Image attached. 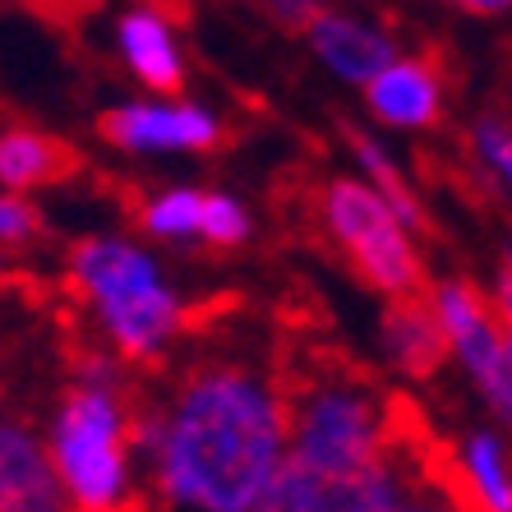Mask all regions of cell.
<instances>
[{
	"label": "cell",
	"instance_id": "6da1fadb",
	"mask_svg": "<svg viewBox=\"0 0 512 512\" xmlns=\"http://www.w3.org/2000/svg\"><path fill=\"white\" fill-rule=\"evenodd\" d=\"M134 471L180 512H250L286 457V393L250 360H203L167 402L130 406Z\"/></svg>",
	"mask_w": 512,
	"mask_h": 512
},
{
	"label": "cell",
	"instance_id": "7a4b0ae2",
	"mask_svg": "<svg viewBox=\"0 0 512 512\" xmlns=\"http://www.w3.org/2000/svg\"><path fill=\"white\" fill-rule=\"evenodd\" d=\"M42 448L65 512H134L139 471L130 453V397L111 356L79 365L51 411Z\"/></svg>",
	"mask_w": 512,
	"mask_h": 512
},
{
	"label": "cell",
	"instance_id": "3957f363",
	"mask_svg": "<svg viewBox=\"0 0 512 512\" xmlns=\"http://www.w3.org/2000/svg\"><path fill=\"white\" fill-rule=\"evenodd\" d=\"M70 282L120 360H157L185 328V300L162 263L125 236L79 240Z\"/></svg>",
	"mask_w": 512,
	"mask_h": 512
},
{
	"label": "cell",
	"instance_id": "277c9868",
	"mask_svg": "<svg viewBox=\"0 0 512 512\" xmlns=\"http://www.w3.org/2000/svg\"><path fill=\"white\" fill-rule=\"evenodd\" d=\"M397 439L393 402L360 374H314L286 393V457L314 476H356Z\"/></svg>",
	"mask_w": 512,
	"mask_h": 512
},
{
	"label": "cell",
	"instance_id": "5b68a950",
	"mask_svg": "<svg viewBox=\"0 0 512 512\" xmlns=\"http://www.w3.org/2000/svg\"><path fill=\"white\" fill-rule=\"evenodd\" d=\"M319 217L328 236L337 240V250H346L351 268L374 291H383L388 300L420 296V277L425 273H420L416 236L388 213V203L360 176L328 180V190L319 199Z\"/></svg>",
	"mask_w": 512,
	"mask_h": 512
},
{
	"label": "cell",
	"instance_id": "8992f818",
	"mask_svg": "<svg viewBox=\"0 0 512 512\" xmlns=\"http://www.w3.org/2000/svg\"><path fill=\"white\" fill-rule=\"evenodd\" d=\"M429 310L439 319V333L448 356H457L462 374L480 393V402L494 411L499 425L512 416V342L508 323L489 310V296H480L462 277H439L429 291Z\"/></svg>",
	"mask_w": 512,
	"mask_h": 512
},
{
	"label": "cell",
	"instance_id": "52a82bcc",
	"mask_svg": "<svg viewBox=\"0 0 512 512\" xmlns=\"http://www.w3.org/2000/svg\"><path fill=\"white\" fill-rule=\"evenodd\" d=\"M107 143L125 153L162 157V153H208L222 143V120L213 107L180 102V97H139L102 116Z\"/></svg>",
	"mask_w": 512,
	"mask_h": 512
},
{
	"label": "cell",
	"instance_id": "ba28073f",
	"mask_svg": "<svg viewBox=\"0 0 512 512\" xmlns=\"http://www.w3.org/2000/svg\"><path fill=\"white\" fill-rule=\"evenodd\" d=\"M143 236L167 240V245H213V250H236L254 231L250 208L236 194L194 190V185H171L143 199L139 208Z\"/></svg>",
	"mask_w": 512,
	"mask_h": 512
},
{
	"label": "cell",
	"instance_id": "9c48e42d",
	"mask_svg": "<svg viewBox=\"0 0 512 512\" xmlns=\"http://www.w3.org/2000/svg\"><path fill=\"white\" fill-rule=\"evenodd\" d=\"M305 37H310L314 56L337 74L346 84H370L374 74L397 56L393 37L383 33L379 24L360 19V14H346V10H314L305 19Z\"/></svg>",
	"mask_w": 512,
	"mask_h": 512
},
{
	"label": "cell",
	"instance_id": "30bf717a",
	"mask_svg": "<svg viewBox=\"0 0 512 512\" xmlns=\"http://www.w3.org/2000/svg\"><path fill=\"white\" fill-rule=\"evenodd\" d=\"M116 47L120 60L130 65V74L148 88V97H171L185 84V56H180L176 28L162 10L153 5H134L120 14L116 24Z\"/></svg>",
	"mask_w": 512,
	"mask_h": 512
},
{
	"label": "cell",
	"instance_id": "8fae6325",
	"mask_svg": "<svg viewBox=\"0 0 512 512\" xmlns=\"http://www.w3.org/2000/svg\"><path fill=\"white\" fill-rule=\"evenodd\" d=\"M0 512H65L42 439L5 411H0Z\"/></svg>",
	"mask_w": 512,
	"mask_h": 512
},
{
	"label": "cell",
	"instance_id": "7c38bea8",
	"mask_svg": "<svg viewBox=\"0 0 512 512\" xmlns=\"http://www.w3.org/2000/svg\"><path fill=\"white\" fill-rule=\"evenodd\" d=\"M365 107L388 130H429L443 116V84L425 60L393 56L365 84Z\"/></svg>",
	"mask_w": 512,
	"mask_h": 512
},
{
	"label": "cell",
	"instance_id": "4fadbf2b",
	"mask_svg": "<svg viewBox=\"0 0 512 512\" xmlns=\"http://www.w3.org/2000/svg\"><path fill=\"white\" fill-rule=\"evenodd\" d=\"M379 346H383V360L393 370H402L406 379H434L448 365V346H443L439 319L429 310V300H420V296H402L383 305Z\"/></svg>",
	"mask_w": 512,
	"mask_h": 512
},
{
	"label": "cell",
	"instance_id": "5bb4252c",
	"mask_svg": "<svg viewBox=\"0 0 512 512\" xmlns=\"http://www.w3.org/2000/svg\"><path fill=\"white\" fill-rule=\"evenodd\" d=\"M457 494L471 512H512V466L503 429H466L457 448Z\"/></svg>",
	"mask_w": 512,
	"mask_h": 512
},
{
	"label": "cell",
	"instance_id": "9a60e30c",
	"mask_svg": "<svg viewBox=\"0 0 512 512\" xmlns=\"http://www.w3.org/2000/svg\"><path fill=\"white\" fill-rule=\"evenodd\" d=\"M346 139H351V153H356V162H360V180H365V185L388 203V213H393L397 222L416 236V231L425 227V208H420L411 180L402 176V167L393 162V153H388L374 134L356 130V125H346Z\"/></svg>",
	"mask_w": 512,
	"mask_h": 512
},
{
	"label": "cell",
	"instance_id": "2e32d148",
	"mask_svg": "<svg viewBox=\"0 0 512 512\" xmlns=\"http://www.w3.org/2000/svg\"><path fill=\"white\" fill-rule=\"evenodd\" d=\"M65 171V148L60 139L42 130H0V185L5 194H24L37 185H51V180Z\"/></svg>",
	"mask_w": 512,
	"mask_h": 512
},
{
	"label": "cell",
	"instance_id": "e0dca14e",
	"mask_svg": "<svg viewBox=\"0 0 512 512\" xmlns=\"http://www.w3.org/2000/svg\"><path fill=\"white\" fill-rule=\"evenodd\" d=\"M466 148H471V162H476V176L485 180V185H494L499 194H508V185H512V130H508V120H503L499 111L480 116L476 125H471Z\"/></svg>",
	"mask_w": 512,
	"mask_h": 512
},
{
	"label": "cell",
	"instance_id": "ac0fdd59",
	"mask_svg": "<svg viewBox=\"0 0 512 512\" xmlns=\"http://www.w3.org/2000/svg\"><path fill=\"white\" fill-rule=\"evenodd\" d=\"M388 512H471L462 503V494L453 489V480H439V476H420L416 480V489L406 494L402 503H393Z\"/></svg>",
	"mask_w": 512,
	"mask_h": 512
},
{
	"label": "cell",
	"instance_id": "d6986e66",
	"mask_svg": "<svg viewBox=\"0 0 512 512\" xmlns=\"http://www.w3.org/2000/svg\"><path fill=\"white\" fill-rule=\"evenodd\" d=\"M42 231V217L24 194H0V250L5 245H24Z\"/></svg>",
	"mask_w": 512,
	"mask_h": 512
},
{
	"label": "cell",
	"instance_id": "ffe728a7",
	"mask_svg": "<svg viewBox=\"0 0 512 512\" xmlns=\"http://www.w3.org/2000/svg\"><path fill=\"white\" fill-rule=\"evenodd\" d=\"M268 10H273L282 24H300V28H305V19H310L314 10H323V0H268Z\"/></svg>",
	"mask_w": 512,
	"mask_h": 512
},
{
	"label": "cell",
	"instance_id": "44dd1931",
	"mask_svg": "<svg viewBox=\"0 0 512 512\" xmlns=\"http://www.w3.org/2000/svg\"><path fill=\"white\" fill-rule=\"evenodd\" d=\"M494 314H499L503 323H508V314H512V268H508V259H503L499 273H494Z\"/></svg>",
	"mask_w": 512,
	"mask_h": 512
},
{
	"label": "cell",
	"instance_id": "7402d4cb",
	"mask_svg": "<svg viewBox=\"0 0 512 512\" xmlns=\"http://www.w3.org/2000/svg\"><path fill=\"white\" fill-rule=\"evenodd\" d=\"M453 5L466 14H503L508 10V0H453Z\"/></svg>",
	"mask_w": 512,
	"mask_h": 512
},
{
	"label": "cell",
	"instance_id": "603a6c76",
	"mask_svg": "<svg viewBox=\"0 0 512 512\" xmlns=\"http://www.w3.org/2000/svg\"><path fill=\"white\" fill-rule=\"evenodd\" d=\"M102 0H51V10L56 14H93Z\"/></svg>",
	"mask_w": 512,
	"mask_h": 512
},
{
	"label": "cell",
	"instance_id": "cb8c5ba5",
	"mask_svg": "<svg viewBox=\"0 0 512 512\" xmlns=\"http://www.w3.org/2000/svg\"><path fill=\"white\" fill-rule=\"evenodd\" d=\"M19 5H37V10H51V0H19Z\"/></svg>",
	"mask_w": 512,
	"mask_h": 512
},
{
	"label": "cell",
	"instance_id": "d4e9b609",
	"mask_svg": "<svg viewBox=\"0 0 512 512\" xmlns=\"http://www.w3.org/2000/svg\"><path fill=\"white\" fill-rule=\"evenodd\" d=\"M0 277H5V250H0Z\"/></svg>",
	"mask_w": 512,
	"mask_h": 512
}]
</instances>
